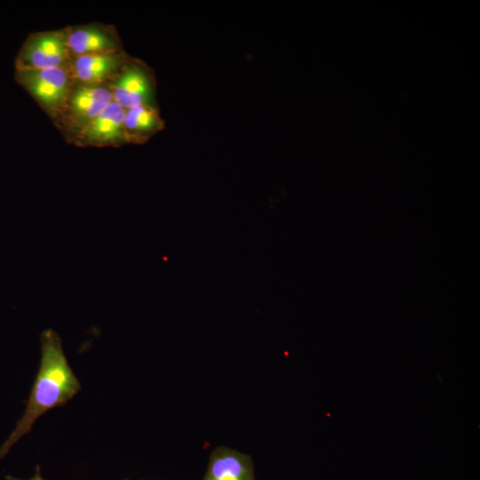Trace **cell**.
I'll use <instances>...</instances> for the list:
<instances>
[{
	"label": "cell",
	"instance_id": "cell-1",
	"mask_svg": "<svg viewBox=\"0 0 480 480\" xmlns=\"http://www.w3.org/2000/svg\"><path fill=\"white\" fill-rule=\"evenodd\" d=\"M41 362L25 412L0 447V458L28 434L35 421L48 410L63 405L80 389L81 384L69 366L61 339L52 329L40 335Z\"/></svg>",
	"mask_w": 480,
	"mask_h": 480
},
{
	"label": "cell",
	"instance_id": "cell-2",
	"mask_svg": "<svg viewBox=\"0 0 480 480\" xmlns=\"http://www.w3.org/2000/svg\"><path fill=\"white\" fill-rule=\"evenodd\" d=\"M111 100L108 84H90L74 79L63 108L53 124L65 140L72 144Z\"/></svg>",
	"mask_w": 480,
	"mask_h": 480
},
{
	"label": "cell",
	"instance_id": "cell-3",
	"mask_svg": "<svg viewBox=\"0 0 480 480\" xmlns=\"http://www.w3.org/2000/svg\"><path fill=\"white\" fill-rule=\"evenodd\" d=\"M15 80L51 118L58 119L74 78L69 66L35 70H15Z\"/></svg>",
	"mask_w": 480,
	"mask_h": 480
},
{
	"label": "cell",
	"instance_id": "cell-4",
	"mask_svg": "<svg viewBox=\"0 0 480 480\" xmlns=\"http://www.w3.org/2000/svg\"><path fill=\"white\" fill-rule=\"evenodd\" d=\"M71 54L65 28L30 33L15 58V70L69 66Z\"/></svg>",
	"mask_w": 480,
	"mask_h": 480
},
{
	"label": "cell",
	"instance_id": "cell-5",
	"mask_svg": "<svg viewBox=\"0 0 480 480\" xmlns=\"http://www.w3.org/2000/svg\"><path fill=\"white\" fill-rule=\"evenodd\" d=\"M108 84L112 100L124 110L139 105L157 106L155 72L140 59L131 56Z\"/></svg>",
	"mask_w": 480,
	"mask_h": 480
},
{
	"label": "cell",
	"instance_id": "cell-6",
	"mask_svg": "<svg viewBox=\"0 0 480 480\" xmlns=\"http://www.w3.org/2000/svg\"><path fill=\"white\" fill-rule=\"evenodd\" d=\"M125 110L113 100L77 135L76 147H121L127 145L124 119Z\"/></svg>",
	"mask_w": 480,
	"mask_h": 480
},
{
	"label": "cell",
	"instance_id": "cell-7",
	"mask_svg": "<svg viewBox=\"0 0 480 480\" xmlns=\"http://www.w3.org/2000/svg\"><path fill=\"white\" fill-rule=\"evenodd\" d=\"M71 57L124 51L113 25L92 22L65 28Z\"/></svg>",
	"mask_w": 480,
	"mask_h": 480
},
{
	"label": "cell",
	"instance_id": "cell-8",
	"mask_svg": "<svg viewBox=\"0 0 480 480\" xmlns=\"http://www.w3.org/2000/svg\"><path fill=\"white\" fill-rule=\"evenodd\" d=\"M130 57L125 51L71 57L69 68L75 80L109 84Z\"/></svg>",
	"mask_w": 480,
	"mask_h": 480
},
{
	"label": "cell",
	"instance_id": "cell-9",
	"mask_svg": "<svg viewBox=\"0 0 480 480\" xmlns=\"http://www.w3.org/2000/svg\"><path fill=\"white\" fill-rule=\"evenodd\" d=\"M204 480H255L249 455L219 447L210 456Z\"/></svg>",
	"mask_w": 480,
	"mask_h": 480
},
{
	"label": "cell",
	"instance_id": "cell-10",
	"mask_svg": "<svg viewBox=\"0 0 480 480\" xmlns=\"http://www.w3.org/2000/svg\"><path fill=\"white\" fill-rule=\"evenodd\" d=\"M124 132L128 144H143L164 127L157 106L139 105L125 110Z\"/></svg>",
	"mask_w": 480,
	"mask_h": 480
},
{
	"label": "cell",
	"instance_id": "cell-11",
	"mask_svg": "<svg viewBox=\"0 0 480 480\" xmlns=\"http://www.w3.org/2000/svg\"><path fill=\"white\" fill-rule=\"evenodd\" d=\"M5 478H6V480H23V479L13 477L12 476H7ZM28 480H44L43 477L40 475V471H39L38 468H36V475L32 478H30Z\"/></svg>",
	"mask_w": 480,
	"mask_h": 480
},
{
	"label": "cell",
	"instance_id": "cell-12",
	"mask_svg": "<svg viewBox=\"0 0 480 480\" xmlns=\"http://www.w3.org/2000/svg\"><path fill=\"white\" fill-rule=\"evenodd\" d=\"M125 480H127V479H125Z\"/></svg>",
	"mask_w": 480,
	"mask_h": 480
}]
</instances>
